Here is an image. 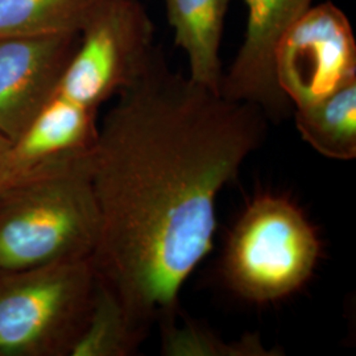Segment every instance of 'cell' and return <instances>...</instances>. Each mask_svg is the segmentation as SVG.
Masks as SVG:
<instances>
[{"instance_id": "1", "label": "cell", "mask_w": 356, "mask_h": 356, "mask_svg": "<svg viewBox=\"0 0 356 356\" xmlns=\"http://www.w3.org/2000/svg\"><path fill=\"white\" fill-rule=\"evenodd\" d=\"M268 120L257 106L172 70L160 45L99 120L91 259L148 334L179 316L182 286L213 247L218 195L261 147Z\"/></svg>"}, {"instance_id": "2", "label": "cell", "mask_w": 356, "mask_h": 356, "mask_svg": "<svg viewBox=\"0 0 356 356\" xmlns=\"http://www.w3.org/2000/svg\"><path fill=\"white\" fill-rule=\"evenodd\" d=\"M98 238L90 149L42 161L0 186V275L92 257Z\"/></svg>"}, {"instance_id": "3", "label": "cell", "mask_w": 356, "mask_h": 356, "mask_svg": "<svg viewBox=\"0 0 356 356\" xmlns=\"http://www.w3.org/2000/svg\"><path fill=\"white\" fill-rule=\"evenodd\" d=\"M321 250L317 229L297 204L284 195L260 194L229 232L223 280L248 302H277L310 280Z\"/></svg>"}, {"instance_id": "4", "label": "cell", "mask_w": 356, "mask_h": 356, "mask_svg": "<svg viewBox=\"0 0 356 356\" xmlns=\"http://www.w3.org/2000/svg\"><path fill=\"white\" fill-rule=\"evenodd\" d=\"M97 273L78 259L0 275V356H70Z\"/></svg>"}, {"instance_id": "5", "label": "cell", "mask_w": 356, "mask_h": 356, "mask_svg": "<svg viewBox=\"0 0 356 356\" xmlns=\"http://www.w3.org/2000/svg\"><path fill=\"white\" fill-rule=\"evenodd\" d=\"M154 48V24L139 0H101L79 31L54 95L98 114L139 76Z\"/></svg>"}, {"instance_id": "6", "label": "cell", "mask_w": 356, "mask_h": 356, "mask_svg": "<svg viewBox=\"0 0 356 356\" xmlns=\"http://www.w3.org/2000/svg\"><path fill=\"white\" fill-rule=\"evenodd\" d=\"M275 74L293 110L356 81L355 35L346 13L332 1L312 6L281 38Z\"/></svg>"}, {"instance_id": "7", "label": "cell", "mask_w": 356, "mask_h": 356, "mask_svg": "<svg viewBox=\"0 0 356 356\" xmlns=\"http://www.w3.org/2000/svg\"><path fill=\"white\" fill-rule=\"evenodd\" d=\"M247 24L242 45L220 83V94L261 108L277 120L293 106L279 88L275 53L282 36L312 7L313 0H243Z\"/></svg>"}, {"instance_id": "8", "label": "cell", "mask_w": 356, "mask_h": 356, "mask_svg": "<svg viewBox=\"0 0 356 356\" xmlns=\"http://www.w3.org/2000/svg\"><path fill=\"white\" fill-rule=\"evenodd\" d=\"M78 41L79 32L0 38V132L13 143L49 102Z\"/></svg>"}, {"instance_id": "9", "label": "cell", "mask_w": 356, "mask_h": 356, "mask_svg": "<svg viewBox=\"0 0 356 356\" xmlns=\"http://www.w3.org/2000/svg\"><path fill=\"white\" fill-rule=\"evenodd\" d=\"M231 0H164L175 42L185 51L189 78L220 92L223 66L220 44Z\"/></svg>"}, {"instance_id": "10", "label": "cell", "mask_w": 356, "mask_h": 356, "mask_svg": "<svg viewBox=\"0 0 356 356\" xmlns=\"http://www.w3.org/2000/svg\"><path fill=\"white\" fill-rule=\"evenodd\" d=\"M296 128L316 152L338 161L356 157V81L319 102L294 108Z\"/></svg>"}, {"instance_id": "11", "label": "cell", "mask_w": 356, "mask_h": 356, "mask_svg": "<svg viewBox=\"0 0 356 356\" xmlns=\"http://www.w3.org/2000/svg\"><path fill=\"white\" fill-rule=\"evenodd\" d=\"M149 334L129 317L118 296L97 276L88 318L70 356H129Z\"/></svg>"}, {"instance_id": "12", "label": "cell", "mask_w": 356, "mask_h": 356, "mask_svg": "<svg viewBox=\"0 0 356 356\" xmlns=\"http://www.w3.org/2000/svg\"><path fill=\"white\" fill-rule=\"evenodd\" d=\"M101 0H0V38L76 33Z\"/></svg>"}, {"instance_id": "13", "label": "cell", "mask_w": 356, "mask_h": 356, "mask_svg": "<svg viewBox=\"0 0 356 356\" xmlns=\"http://www.w3.org/2000/svg\"><path fill=\"white\" fill-rule=\"evenodd\" d=\"M161 353L169 356H277L279 350L268 348L257 334L226 342L204 323L193 319H173L159 325Z\"/></svg>"}, {"instance_id": "14", "label": "cell", "mask_w": 356, "mask_h": 356, "mask_svg": "<svg viewBox=\"0 0 356 356\" xmlns=\"http://www.w3.org/2000/svg\"><path fill=\"white\" fill-rule=\"evenodd\" d=\"M13 143L0 132V186L7 181L11 161H13Z\"/></svg>"}]
</instances>
